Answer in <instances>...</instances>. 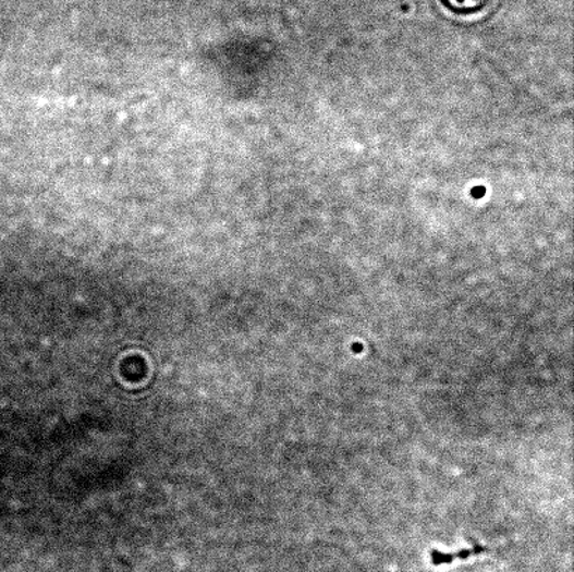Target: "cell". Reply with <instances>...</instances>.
<instances>
[{"label":"cell","instance_id":"6da1fadb","mask_svg":"<svg viewBox=\"0 0 574 572\" xmlns=\"http://www.w3.org/2000/svg\"><path fill=\"white\" fill-rule=\"evenodd\" d=\"M445 8L460 14H474L487 9L492 0H441Z\"/></svg>","mask_w":574,"mask_h":572}]
</instances>
